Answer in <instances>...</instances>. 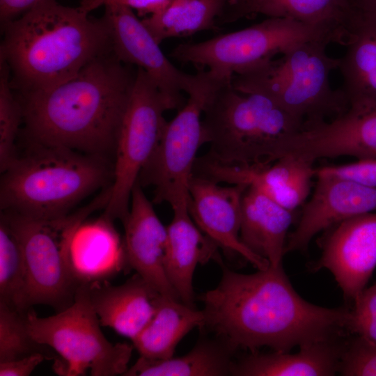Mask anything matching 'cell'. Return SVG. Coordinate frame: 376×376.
Listing matches in <instances>:
<instances>
[{"mask_svg":"<svg viewBox=\"0 0 376 376\" xmlns=\"http://www.w3.org/2000/svg\"><path fill=\"white\" fill-rule=\"evenodd\" d=\"M315 173L347 178L376 187V158L357 159L356 162L315 168Z\"/></svg>","mask_w":376,"mask_h":376,"instance_id":"d6a6232c","label":"cell"},{"mask_svg":"<svg viewBox=\"0 0 376 376\" xmlns=\"http://www.w3.org/2000/svg\"><path fill=\"white\" fill-rule=\"evenodd\" d=\"M349 330L366 344L376 348V318L356 317L352 312Z\"/></svg>","mask_w":376,"mask_h":376,"instance_id":"8d00e7d4","label":"cell"},{"mask_svg":"<svg viewBox=\"0 0 376 376\" xmlns=\"http://www.w3.org/2000/svg\"><path fill=\"white\" fill-rule=\"evenodd\" d=\"M258 15L294 19L329 32L336 43H347L353 16L348 0H239L228 4L217 24Z\"/></svg>","mask_w":376,"mask_h":376,"instance_id":"d6986e66","label":"cell"},{"mask_svg":"<svg viewBox=\"0 0 376 376\" xmlns=\"http://www.w3.org/2000/svg\"><path fill=\"white\" fill-rule=\"evenodd\" d=\"M51 359L45 353L36 352L13 361L0 363V376H28L44 360Z\"/></svg>","mask_w":376,"mask_h":376,"instance_id":"e575fe53","label":"cell"},{"mask_svg":"<svg viewBox=\"0 0 376 376\" xmlns=\"http://www.w3.org/2000/svg\"><path fill=\"white\" fill-rule=\"evenodd\" d=\"M239 0H230L229 4L235 3L237 2Z\"/></svg>","mask_w":376,"mask_h":376,"instance_id":"ab89813d","label":"cell"},{"mask_svg":"<svg viewBox=\"0 0 376 376\" xmlns=\"http://www.w3.org/2000/svg\"><path fill=\"white\" fill-rule=\"evenodd\" d=\"M229 3L230 0H171L141 21L160 44L169 38L217 30V20Z\"/></svg>","mask_w":376,"mask_h":376,"instance_id":"83f0119b","label":"cell"},{"mask_svg":"<svg viewBox=\"0 0 376 376\" xmlns=\"http://www.w3.org/2000/svg\"><path fill=\"white\" fill-rule=\"evenodd\" d=\"M329 229L313 268L327 269L344 297L354 301L376 267V212L350 218Z\"/></svg>","mask_w":376,"mask_h":376,"instance_id":"5bb4252c","label":"cell"},{"mask_svg":"<svg viewBox=\"0 0 376 376\" xmlns=\"http://www.w3.org/2000/svg\"><path fill=\"white\" fill-rule=\"evenodd\" d=\"M136 70L111 52L53 88L16 93L26 139L109 158L115 154Z\"/></svg>","mask_w":376,"mask_h":376,"instance_id":"7a4b0ae2","label":"cell"},{"mask_svg":"<svg viewBox=\"0 0 376 376\" xmlns=\"http://www.w3.org/2000/svg\"><path fill=\"white\" fill-rule=\"evenodd\" d=\"M137 182L128 214L122 222L127 265L161 295L180 301L165 271L167 228Z\"/></svg>","mask_w":376,"mask_h":376,"instance_id":"e0dca14e","label":"cell"},{"mask_svg":"<svg viewBox=\"0 0 376 376\" xmlns=\"http://www.w3.org/2000/svg\"><path fill=\"white\" fill-rule=\"evenodd\" d=\"M27 274L21 244L2 218L0 219V302L26 312Z\"/></svg>","mask_w":376,"mask_h":376,"instance_id":"f1b7e54d","label":"cell"},{"mask_svg":"<svg viewBox=\"0 0 376 376\" xmlns=\"http://www.w3.org/2000/svg\"><path fill=\"white\" fill-rule=\"evenodd\" d=\"M104 7L112 52L122 63L143 69L153 80L171 110H180L185 100L182 92L190 93L199 80L198 72L189 75L178 69L165 56L159 45L134 13L123 6Z\"/></svg>","mask_w":376,"mask_h":376,"instance_id":"7c38bea8","label":"cell"},{"mask_svg":"<svg viewBox=\"0 0 376 376\" xmlns=\"http://www.w3.org/2000/svg\"><path fill=\"white\" fill-rule=\"evenodd\" d=\"M346 345L338 338L300 347L295 354L255 352L235 360L233 376H329L338 373Z\"/></svg>","mask_w":376,"mask_h":376,"instance_id":"603a6c76","label":"cell"},{"mask_svg":"<svg viewBox=\"0 0 376 376\" xmlns=\"http://www.w3.org/2000/svg\"><path fill=\"white\" fill-rule=\"evenodd\" d=\"M246 188L221 186L193 175L188 210L197 226L225 253L241 256L258 269H265L269 267L268 260L249 250L240 239L242 202Z\"/></svg>","mask_w":376,"mask_h":376,"instance_id":"2e32d148","label":"cell"},{"mask_svg":"<svg viewBox=\"0 0 376 376\" xmlns=\"http://www.w3.org/2000/svg\"><path fill=\"white\" fill-rule=\"evenodd\" d=\"M113 221L103 214L85 220L77 229L70 244V263L79 284L108 282L128 267L124 240Z\"/></svg>","mask_w":376,"mask_h":376,"instance_id":"ffe728a7","label":"cell"},{"mask_svg":"<svg viewBox=\"0 0 376 376\" xmlns=\"http://www.w3.org/2000/svg\"><path fill=\"white\" fill-rule=\"evenodd\" d=\"M171 0H80L79 7L89 13L91 11L110 4L126 6L136 10L139 15H152L162 9Z\"/></svg>","mask_w":376,"mask_h":376,"instance_id":"836d02e7","label":"cell"},{"mask_svg":"<svg viewBox=\"0 0 376 376\" xmlns=\"http://www.w3.org/2000/svg\"><path fill=\"white\" fill-rule=\"evenodd\" d=\"M23 124L21 104L10 83L6 63L0 60V171L3 173L19 155L17 139Z\"/></svg>","mask_w":376,"mask_h":376,"instance_id":"f546056e","label":"cell"},{"mask_svg":"<svg viewBox=\"0 0 376 376\" xmlns=\"http://www.w3.org/2000/svg\"><path fill=\"white\" fill-rule=\"evenodd\" d=\"M26 323L32 337L57 354L54 368L58 375H123L129 368L134 346L105 337L88 285H80L72 304L54 315L40 318L30 308Z\"/></svg>","mask_w":376,"mask_h":376,"instance_id":"ba28073f","label":"cell"},{"mask_svg":"<svg viewBox=\"0 0 376 376\" xmlns=\"http://www.w3.org/2000/svg\"><path fill=\"white\" fill-rule=\"evenodd\" d=\"M352 310L356 317L376 318V283L365 288L354 299Z\"/></svg>","mask_w":376,"mask_h":376,"instance_id":"d590c367","label":"cell"},{"mask_svg":"<svg viewBox=\"0 0 376 376\" xmlns=\"http://www.w3.org/2000/svg\"><path fill=\"white\" fill-rule=\"evenodd\" d=\"M167 228L165 271L183 303L194 306L193 277L198 265L221 263L218 246L194 223L189 211L173 212Z\"/></svg>","mask_w":376,"mask_h":376,"instance_id":"7402d4cb","label":"cell"},{"mask_svg":"<svg viewBox=\"0 0 376 376\" xmlns=\"http://www.w3.org/2000/svg\"><path fill=\"white\" fill-rule=\"evenodd\" d=\"M312 40L336 43L335 38L323 29L291 19L269 17L205 41L179 44L170 56L200 69L207 68L217 77L231 81L235 75L282 54L295 45Z\"/></svg>","mask_w":376,"mask_h":376,"instance_id":"30bf717a","label":"cell"},{"mask_svg":"<svg viewBox=\"0 0 376 376\" xmlns=\"http://www.w3.org/2000/svg\"><path fill=\"white\" fill-rule=\"evenodd\" d=\"M199 81L177 115L167 121L151 157L138 181L154 187L152 203H166L173 212L189 211V186L197 152L205 144L202 115L215 92L226 80L200 69Z\"/></svg>","mask_w":376,"mask_h":376,"instance_id":"9c48e42d","label":"cell"},{"mask_svg":"<svg viewBox=\"0 0 376 376\" xmlns=\"http://www.w3.org/2000/svg\"><path fill=\"white\" fill-rule=\"evenodd\" d=\"M294 212L259 191L247 187L242 202L240 239L254 253L274 267L283 265L288 231Z\"/></svg>","mask_w":376,"mask_h":376,"instance_id":"cb8c5ba5","label":"cell"},{"mask_svg":"<svg viewBox=\"0 0 376 376\" xmlns=\"http://www.w3.org/2000/svg\"><path fill=\"white\" fill-rule=\"evenodd\" d=\"M88 287L101 325L131 340L151 320L162 295L137 274L119 285L103 282Z\"/></svg>","mask_w":376,"mask_h":376,"instance_id":"44dd1931","label":"cell"},{"mask_svg":"<svg viewBox=\"0 0 376 376\" xmlns=\"http://www.w3.org/2000/svg\"><path fill=\"white\" fill-rule=\"evenodd\" d=\"M28 143L26 151L2 173L1 211L34 219L61 217L112 184L113 162L107 157Z\"/></svg>","mask_w":376,"mask_h":376,"instance_id":"277c9868","label":"cell"},{"mask_svg":"<svg viewBox=\"0 0 376 376\" xmlns=\"http://www.w3.org/2000/svg\"><path fill=\"white\" fill-rule=\"evenodd\" d=\"M345 54L339 58L340 88L349 114L376 109V13L353 11Z\"/></svg>","mask_w":376,"mask_h":376,"instance_id":"ac0fdd59","label":"cell"},{"mask_svg":"<svg viewBox=\"0 0 376 376\" xmlns=\"http://www.w3.org/2000/svg\"><path fill=\"white\" fill-rule=\"evenodd\" d=\"M313 194L305 203L295 230L288 237L285 253L304 251L318 233L350 218L376 212V187L315 173Z\"/></svg>","mask_w":376,"mask_h":376,"instance_id":"9a60e30c","label":"cell"},{"mask_svg":"<svg viewBox=\"0 0 376 376\" xmlns=\"http://www.w3.org/2000/svg\"><path fill=\"white\" fill-rule=\"evenodd\" d=\"M202 118L207 155L225 164L272 162L277 144L304 123L272 100L242 93L224 83L207 102Z\"/></svg>","mask_w":376,"mask_h":376,"instance_id":"8992f818","label":"cell"},{"mask_svg":"<svg viewBox=\"0 0 376 376\" xmlns=\"http://www.w3.org/2000/svg\"><path fill=\"white\" fill-rule=\"evenodd\" d=\"M110 187L86 205L63 217L34 219L1 211L21 244L27 274V306L43 304L56 313L74 301L78 288L70 249L78 227L95 211L105 208Z\"/></svg>","mask_w":376,"mask_h":376,"instance_id":"52a82bcc","label":"cell"},{"mask_svg":"<svg viewBox=\"0 0 376 376\" xmlns=\"http://www.w3.org/2000/svg\"><path fill=\"white\" fill-rule=\"evenodd\" d=\"M26 312L0 302V363L42 352L51 359L50 348L38 343L29 331Z\"/></svg>","mask_w":376,"mask_h":376,"instance_id":"4dcf8cb0","label":"cell"},{"mask_svg":"<svg viewBox=\"0 0 376 376\" xmlns=\"http://www.w3.org/2000/svg\"><path fill=\"white\" fill-rule=\"evenodd\" d=\"M204 326L203 311L162 295L152 318L132 341L141 357L166 359L190 331Z\"/></svg>","mask_w":376,"mask_h":376,"instance_id":"d4e9b609","label":"cell"},{"mask_svg":"<svg viewBox=\"0 0 376 376\" xmlns=\"http://www.w3.org/2000/svg\"><path fill=\"white\" fill-rule=\"evenodd\" d=\"M235 350L216 338H199L186 354L166 359L141 357L124 376H227L231 375Z\"/></svg>","mask_w":376,"mask_h":376,"instance_id":"484cf974","label":"cell"},{"mask_svg":"<svg viewBox=\"0 0 376 376\" xmlns=\"http://www.w3.org/2000/svg\"><path fill=\"white\" fill-rule=\"evenodd\" d=\"M214 289L199 296L207 328L235 350L262 347L289 352L294 347L338 338L349 330L352 310L308 302L292 288L283 265L253 274L224 265Z\"/></svg>","mask_w":376,"mask_h":376,"instance_id":"6da1fadb","label":"cell"},{"mask_svg":"<svg viewBox=\"0 0 376 376\" xmlns=\"http://www.w3.org/2000/svg\"><path fill=\"white\" fill-rule=\"evenodd\" d=\"M171 107L150 77L137 68L117 139L111 196L104 214L123 222L132 191L159 141Z\"/></svg>","mask_w":376,"mask_h":376,"instance_id":"8fae6325","label":"cell"},{"mask_svg":"<svg viewBox=\"0 0 376 376\" xmlns=\"http://www.w3.org/2000/svg\"><path fill=\"white\" fill-rule=\"evenodd\" d=\"M329 44L312 40L295 45L278 59L263 61L235 75L232 86L242 93L268 97L304 127L343 115L348 104L340 89L334 90L330 84L339 58L327 54Z\"/></svg>","mask_w":376,"mask_h":376,"instance_id":"5b68a950","label":"cell"},{"mask_svg":"<svg viewBox=\"0 0 376 376\" xmlns=\"http://www.w3.org/2000/svg\"><path fill=\"white\" fill-rule=\"evenodd\" d=\"M338 373L345 376H376V348L357 338L345 346Z\"/></svg>","mask_w":376,"mask_h":376,"instance_id":"1f68e13d","label":"cell"},{"mask_svg":"<svg viewBox=\"0 0 376 376\" xmlns=\"http://www.w3.org/2000/svg\"><path fill=\"white\" fill-rule=\"evenodd\" d=\"M352 11L376 13V0H348Z\"/></svg>","mask_w":376,"mask_h":376,"instance_id":"f35d334b","label":"cell"},{"mask_svg":"<svg viewBox=\"0 0 376 376\" xmlns=\"http://www.w3.org/2000/svg\"><path fill=\"white\" fill-rule=\"evenodd\" d=\"M0 60L17 93L53 88L75 77L94 59L112 52L104 15L95 18L78 7L42 0L1 24Z\"/></svg>","mask_w":376,"mask_h":376,"instance_id":"3957f363","label":"cell"},{"mask_svg":"<svg viewBox=\"0 0 376 376\" xmlns=\"http://www.w3.org/2000/svg\"><path fill=\"white\" fill-rule=\"evenodd\" d=\"M42 0H0L1 24L14 19Z\"/></svg>","mask_w":376,"mask_h":376,"instance_id":"74e56055","label":"cell"},{"mask_svg":"<svg viewBox=\"0 0 376 376\" xmlns=\"http://www.w3.org/2000/svg\"><path fill=\"white\" fill-rule=\"evenodd\" d=\"M313 163L285 156L272 162L225 164L206 153L196 158L193 175L217 183L241 185L255 189L295 212L310 194L312 178L315 177Z\"/></svg>","mask_w":376,"mask_h":376,"instance_id":"4fadbf2b","label":"cell"},{"mask_svg":"<svg viewBox=\"0 0 376 376\" xmlns=\"http://www.w3.org/2000/svg\"><path fill=\"white\" fill-rule=\"evenodd\" d=\"M311 141L320 159L376 158V109L357 115L345 113L322 122L312 131Z\"/></svg>","mask_w":376,"mask_h":376,"instance_id":"4316f807","label":"cell"}]
</instances>
